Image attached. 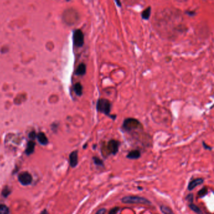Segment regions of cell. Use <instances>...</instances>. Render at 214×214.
Here are the masks:
<instances>
[{"label":"cell","mask_w":214,"mask_h":214,"mask_svg":"<svg viewBox=\"0 0 214 214\" xmlns=\"http://www.w3.org/2000/svg\"><path fill=\"white\" fill-rule=\"evenodd\" d=\"M18 181L21 185H28L32 182V177L28 172H22L18 175Z\"/></svg>","instance_id":"8992f818"},{"label":"cell","mask_w":214,"mask_h":214,"mask_svg":"<svg viewBox=\"0 0 214 214\" xmlns=\"http://www.w3.org/2000/svg\"><path fill=\"white\" fill-rule=\"evenodd\" d=\"M115 3H117V5H118V6H119V7H120L121 6V2L120 1H115Z\"/></svg>","instance_id":"83f0119b"},{"label":"cell","mask_w":214,"mask_h":214,"mask_svg":"<svg viewBox=\"0 0 214 214\" xmlns=\"http://www.w3.org/2000/svg\"><path fill=\"white\" fill-rule=\"evenodd\" d=\"M74 91L78 96H81L83 94V87L80 82L76 83L74 85Z\"/></svg>","instance_id":"7c38bea8"},{"label":"cell","mask_w":214,"mask_h":214,"mask_svg":"<svg viewBox=\"0 0 214 214\" xmlns=\"http://www.w3.org/2000/svg\"><path fill=\"white\" fill-rule=\"evenodd\" d=\"M122 129L127 132H132L136 130H143V125L139 120L133 118H128L125 119L122 125Z\"/></svg>","instance_id":"3957f363"},{"label":"cell","mask_w":214,"mask_h":214,"mask_svg":"<svg viewBox=\"0 0 214 214\" xmlns=\"http://www.w3.org/2000/svg\"><path fill=\"white\" fill-rule=\"evenodd\" d=\"M207 194H208V189L207 188V187H203L202 189L198 191L197 195L199 196V198H203V196L207 195Z\"/></svg>","instance_id":"ac0fdd59"},{"label":"cell","mask_w":214,"mask_h":214,"mask_svg":"<svg viewBox=\"0 0 214 214\" xmlns=\"http://www.w3.org/2000/svg\"><path fill=\"white\" fill-rule=\"evenodd\" d=\"M9 208L5 205H0V214H9Z\"/></svg>","instance_id":"d6986e66"},{"label":"cell","mask_w":214,"mask_h":214,"mask_svg":"<svg viewBox=\"0 0 214 214\" xmlns=\"http://www.w3.org/2000/svg\"><path fill=\"white\" fill-rule=\"evenodd\" d=\"M37 139L38 141L42 145H46L47 143H48L49 141H48V138L46 136V135L44 133V132H39L37 134Z\"/></svg>","instance_id":"8fae6325"},{"label":"cell","mask_w":214,"mask_h":214,"mask_svg":"<svg viewBox=\"0 0 214 214\" xmlns=\"http://www.w3.org/2000/svg\"><path fill=\"white\" fill-rule=\"evenodd\" d=\"M96 109L99 113L105 114L107 116L110 117L113 120L116 118V115L111 114V102L107 99L101 98L97 101L96 103Z\"/></svg>","instance_id":"7a4b0ae2"},{"label":"cell","mask_w":214,"mask_h":214,"mask_svg":"<svg viewBox=\"0 0 214 214\" xmlns=\"http://www.w3.org/2000/svg\"><path fill=\"white\" fill-rule=\"evenodd\" d=\"M120 146V142L115 139H111L108 143H104L101 146V153L103 157L106 158L111 155H115Z\"/></svg>","instance_id":"6da1fadb"},{"label":"cell","mask_w":214,"mask_h":214,"mask_svg":"<svg viewBox=\"0 0 214 214\" xmlns=\"http://www.w3.org/2000/svg\"><path fill=\"white\" fill-rule=\"evenodd\" d=\"M151 13V6H149L142 12V14H141L142 18L145 20H149V18H150Z\"/></svg>","instance_id":"5bb4252c"},{"label":"cell","mask_w":214,"mask_h":214,"mask_svg":"<svg viewBox=\"0 0 214 214\" xmlns=\"http://www.w3.org/2000/svg\"><path fill=\"white\" fill-rule=\"evenodd\" d=\"M119 211V207H115L113 208L112 209L110 210L109 214H117Z\"/></svg>","instance_id":"44dd1931"},{"label":"cell","mask_w":214,"mask_h":214,"mask_svg":"<svg viewBox=\"0 0 214 214\" xmlns=\"http://www.w3.org/2000/svg\"><path fill=\"white\" fill-rule=\"evenodd\" d=\"M186 200L187 201H188V202H189L190 203H193V202H194V195L192 194H188L186 196Z\"/></svg>","instance_id":"ffe728a7"},{"label":"cell","mask_w":214,"mask_h":214,"mask_svg":"<svg viewBox=\"0 0 214 214\" xmlns=\"http://www.w3.org/2000/svg\"><path fill=\"white\" fill-rule=\"evenodd\" d=\"M203 182H204V180L202 178H198L193 180H191V182H189V183H188V187H187L188 190L190 191L194 190L195 188L201 185V184H202L203 183Z\"/></svg>","instance_id":"52a82bcc"},{"label":"cell","mask_w":214,"mask_h":214,"mask_svg":"<svg viewBox=\"0 0 214 214\" xmlns=\"http://www.w3.org/2000/svg\"><path fill=\"white\" fill-rule=\"evenodd\" d=\"M35 146V144L33 142V141H29L27 144V149H26L27 155H30V154H32L34 151Z\"/></svg>","instance_id":"4fadbf2b"},{"label":"cell","mask_w":214,"mask_h":214,"mask_svg":"<svg viewBox=\"0 0 214 214\" xmlns=\"http://www.w3.org/2000/svg\"><path fill=\"white\" fill-rule=\"evenodd\" d=\"M161 211L164 214H175L173 210L170 207L166 206V205H162L160 206Z\"/></svg>","instance_id":"2e32d148"},{"label":"cell","mask_w":214,"mask_h":214,"mask_svg":"<svg viewBox=\"0 0 214 214\" xmlns=\"http://www.w3.org/2000/svg\"><path fill=\"white\" fill-rule=\"evenodd\" d=\"M203 146L205 149H209V150H212V148L210 146H209L208 145H207L206 143H204V142H203Z\"/></svg>","instance_id":"d4e9b609"},{"label":"cell","mask_w":214,"mask_h":214,"mask_svg":"<svg viewBox=\"0 0 214 214\" xmlns=\"http://www.w3.org/2000/svg\"><path fill=\"white\" fill-rule=\"evenodd\" d=\"M29 137H30V138H31L32 139H35L36 138V134H35V132H34V131L31 132L30 133V134H29Z\"/></svg>","instance_id":"cb8c5ba5"},{"label":"cell","mask_w":214,"mask_h":214,"mask_svg":"<svg viewBox=\"0 0 214 214\" xmlns=\"http://www.w3.org/2000/svg\"><path fill=\"white\" fill-rule=\"evenodd\" d=\"M188 206H189L191 210L192 211H194L196 214H203L202 211L200 210V208L198 206H196V205H195L194 203H190L189 205H188Z\"/></svg>","instance_id":"9a60e30c"},{"label":"cell","mask_w":214,"mask_h":214,"mask_svg":"<svg viewBox=\"0 0 214 214\" xmlns=\"http://www.w3.org/2000/svg\"><path fill=\"white\" fill-rule=\"evenodd\" d=\"M106 212V209L104 208H102L98 210L96 214H105Z\"/></svg>","instance_id":"603a6c76"},{"label":"cell","mask_w":214,"mask_h":214,"mask_svg":"<svg viewBox=\"0 0 214 214\" xmlns=\"http://www.w3.org/2000/svg\"><path fill=\"white\" fill-rule=\"evenodd\" d=\"M92 160L94 161V164H95L96 166H100V167H104V162L100 158H99L98 157L94 156L92 158Z\"/></svg>","instance_id":"e0dca14e"},{"label":"cell","mask_w":214,"mask_h":214,"mask_svg":"<svg viewBox=\"0 0 214 214\" xmlns=\"http://www.w3.org/2000/svg\"><path fill=\"white\" fill-rule=\"evenodd\" d=\"M74 44L77 47H82L84 44V35L82 30H75L73 34Z\"/></svg>","instance_id":"5b68a950"},{"label":"cell","mask_w":214,"mask_h":214,"mask_svg":"<svg viewBox=\"0 0 214 214\" xmlns=\"http://www.w3.org/2000/svg\"><path fill=\"white\" fill-rule=\"evenodd\" d=\"M187 13L190 16H193L195 15V12L194 11H188V12H187Z\"/></svg>","instance_id":"484cf974"},{"label":"cell","mask_w":214,"mask_h":214,"mask_svg":"<svg viewBox=\"0 0 214 214\" xmlns=\"http://www.w3.org/2000/svg\"><path fill=\"white\" fill-rule=\"evenodd\" d=\"M122 202L126 204H143L151 205V202L146 198L136 195L126 196L121 199Z\"/></svg>","instance_id":"277c9868"},{"label":"cell","mask_w":214,"mask_h":214,"mask_svg":"<svg viewBox=\"0 0 214 214\" xmlns=\"http://www.w3.org/2000/svg\"><path fill=\"white\" fill-rule=\"evenodd\" d=\"M86 73V65L84 63H81L76 69L75 74L77 75H84Z\"/></svg>","instance_id":"30bf717a"},{"label":"cell","mask_w":214,"mask_h":214,"mask_svg":"<svg viewBox=\"0 0 214 214\" xmlns=\"http://www.w3.org/2000/svg\"><path fill=\"white\" fill-rule=\"evenodd\" d=\"M70 165L72 168H75L78 165V151H72L69 155Z\"/></svg>","instance_id":"ba28073f"},{"label":"cell","mask_w":214,"mask_h":214,"mask_svg":"<svg viewBox=\"0 0 214 214\" xmlns=\"http://www.w3.org/2000/svg\"><path fill=\"white\" fill-rule=\"evenodd\" d=\"M40 214H48V213H47V211L46 210H44V211H42Z\"/></svg>","instance_id":"4316f807"},{"label":"cell","mask_w":214,"mask_h":214,"mask_svg":"<svg viewBox=\"0 0 214 214\" xmlns=\"http://www.w3.org/2000/svg\"><path fill=\"white\" fill-rule=\"evenodd\" d=\"M141 156V152L138 149H134L128 153L126 157L131 160H136L138 159Z\"/></svg>","instance_id":"9c48e42d"},{"label":"cell","mask_w":214,"mask_h":214,"mask_svg":"<svg viewBox=\"0 0 214 214\" xmlns=\"http://www.w3.org/2000/svg\"><path fill=\"white\" fill-rule=\"evenodd\" d=\"M10 194V190L8 189V188H5L3 191V195H4V196H7Z\"/></svg>","instance_id":"7402d4cb"}]
</instances>
